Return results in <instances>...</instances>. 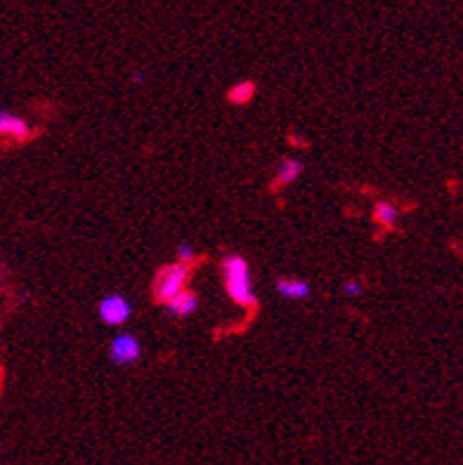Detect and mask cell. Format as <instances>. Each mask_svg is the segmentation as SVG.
I'll use <instances>...</instances> for the list:
<instances>
[{
    "label": "cell",
    "mask_w": 463,
    "mask_h": 465,
    "mask_svg": "<svg viewBox=\"0 0 463 465\" xmlns=\"http://www.w3.org/2000/svg\"><path fill=\"white\" fill-rule=\"evenodd\" d=\"M223 281H225V291L234 305L244 307V310H253L258 305L251 265L244 255L227 253L223 258Z\"/></svg>",
    "instance_id": "cell-1"
},
{
    "label": "cell",
    "mask_w": 463,
    "mask_h": 465,
    "mask_svg": "<svg viewBox=\"0 0 463 465\" xmlns=\"http://www.w3.org/2000/svg\"><path fill=\"white\" fill-rule=\"evenodd\" d=\"M256 97V83L253 81H249V78H244V81H239V83L232 85L230 90H227V100H230L232 104H249Z\"/></svg>",
    "instance_id": "cell-10"
},
{
    "label": "cell",
    "mask_w": 463,
    "mask_h": 465,
    "mask_svg": "<svg viewBox=\"0 0 463 465\" xmlns=\"http://www.w3.org/2000/svg\"><path fill=\"white\" fill-rule=\"evenodd\" d=\"M142 357V343L133 333H118L109 345V359L116 366H130Z\"/></svg>",
    "instance_id": "cell-4"
},
{
    "label": "cell",
    "mask_w": 463,
    "mask_h": 465,
    "mask_svg": "<svg viewBox=\"0 0 463 465\" xmlns=\"http://www.w3.org/2000/svg\"><path fill=\"white\" fill-rule=\"evenodd\" d=\"M302 171H305L302 161L293 159V156H284V159L279 161L277 171H275V185L277 187L296 185L298 180H301Z\"/></svg>",
    "instance_id": "cell-7"
},
{
    "label": "cell",
    "mask_w": 463,
    "mask_h": 465,
    "mask_svg": "<svg viewBox=\"0 0 463 465\" xmlns=\"http://www.w3.org/2000/svg\"><path fill=\"white\" fill-rule=\"evenodd\" d=\"M373 220L383 230H395L399 223V208L395 204H390V201H379V204L373 206Z\"/></svg>",
    "instance_id": "cell-9"
},
{
    "label": "cell",
    "mask_w": 463,
    "mask_h": 465,
    "mask_svg": "<svg viewBox=\"0 0 463 465\" xmlns=\"http://www.w3.org/2000/svg\"><path fill=\"white\" fill-rule=\"evenodd\" d=\"M163 307L168 310V314H173L178 319L192 317L199 310V295L194 294L192 288H182L180 294H175Z\"/></svg>",
    "instance_id": "cell-6"
},
{
    "label": "cell",
    "mask_w": 463,
    "mask_h": 465,
    "mask_svg": "<svg viewBox=\"0 0 463 465\" xmlns=\"http://www.w3.org/2000/svg\"><path fill=\"white\" fill-rule=\"evenodd\" d=\"M175 258L180 262H187V265H192L194 258H197V250H194L192 243L182 241L180 246H178V250H175Z\"/></svg>",
    "instance_id": "cell-11"
},
{
    "label": "cell",
    "mask_w": 463,
    "mask_h": 465,
    "mask_svg": "<svg viewBox=\"0 0 463 465\" xmlns=\"http://www.w3.org/2000/svg\"><path fill=\"white\" fill-rule=\"evenodd\" d=\"M97 314L107 326H126L133 317V305H130V300L126 295L109 294L100 300Z\"/></svg>",
    "instance_id": "cell-3"
},
{
    "label": "cell",
    "mask_w": 463,
    "mask_h": 465,
    "mask_svg": "<svg viewBox=\"0 0 463 465\" xmlns=\"http://www.w3.org/2000/svg\"><path fill=\"white\" fill-rule=\"evenodd\" d=\"M362 291H364V284H362L360 279H347L345 284H343V294H345L347 298H357V295H362Z\"/></svg>",
    "instance_id": "cell-12"
},
{
    "label": "cell",
    "mask_w": 463,
    "mask_h": 465,
    "mask_svg": "<svg viewBox=\"0 0 463 465\" xmlns=\"http://www.w3.org/2000/svg\"><path fill=\"white\" fill-rule=\"evenodd\" d=\"M275 288L284 300H305L312 291L308 281L296 279V276H282V279H277Z\"/></svg>",
    "instance_id": "cell-8"
},
{
    "label": "cell",
    "mask_w": 463,
    "mask_h": 465,
    "mask_svg": "<svg viewBox=\"0 0 463 465\" xmlns=\"http://www.w3.org/2000/svg\"><path fill=\"white\" fill-rule=\"evenodd\" d=\"M189 279H192V265H187V262L180 260L163 265L154 279V298L162 305H166L175 294H180L182 288L189 286Z\"/></svg>",
    "instance_id": "cell-2"
},
{
    "label": "cell",
    "mask_w": 463,
    "mask_h": 465,
    "mask_svg": "<svg viewBox=\"0 0 463 465\" xmlns=\"http://www.w3.org/2000/svg\"><path fill=\"white\" fill-rule=\"evenodd\" d=\"M0 272H3V269H0Z\"/></svg>",
    "instance_id": "cell-13"
},
{
    "label": "cell",
    "mask_w": 463,
    "mask_h": 465,
    "mask_svg": "<svg viewBox=\"0 0 463 465\" xmlns=\"http://www.w3.org/2000/svg\"><path fill=\"white\" fill-rule=\"evenodd\" d=\"M0 137L26 142L31 137V126H29L26 118H22L20 114H13V111L0 109Z\"/></svg>",
    "instance_id": "cell-5"
}]
</instances>
